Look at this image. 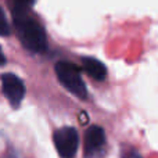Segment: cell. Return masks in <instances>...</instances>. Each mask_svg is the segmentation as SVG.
I'll return each mask as SVG.
<instances>
[{
    "label": "cell",
    "mask_w": 158,
    "mask_h": 158,
    "mask_svg": "<svg viewBox=\"0 0 158 158\" xmlns=\"http://www.w3.org/2000/svg\"><path fill=\"white\" fill-rule=\"evenodd\" d=\"M4 63H6V57H4V54H3L2 47H0V65H3Z\"/></svg>",
    "instance_id": "30bf717a"
},
{
    "label": "cell",
    "mask_w": 158,
    "mask_h": 158,
    "mask_svg": "<svg viewBox=\"0 0 158 158\" xmlns=\"http://www.w3.org/2000/svg\"><path fill=\"white\" fill-rule=\"evenodd\" d=\"M15 32L22 46L32 53H43L47 49V38L39 22L25 17H15Z\"/></svg>",
    "instance_id": "6da1fadb"
},
{
    "label": "cell",
    "mask_w": 158,
    "mask_h": 158,
    "mask_svg": "<svg viewBox=\"0 0 158 158\" xmlns=\"http://www.w3.org/2000/svg\"><path fill=\"white\" fill-rule=\"evenodd\" d=\"M53 142L61 158H74L79 147L78 131L71 126L60 128L54 132Z\"/></svg>",
    "instance_id": "3957f363"
},
{
    "label": "cell",
    "mask_w": 158,
    "mask_h": 158,
    "mask_svg": "<svg viewBox=\"0 0 158 158\" xmlns=\"http://www.w3.org/2000/svg\"><path fill=\"white\" fill-rule=\"evenodd\" d=\"M122 158H143L142 156H140L137 151H129V153H126V154H123V157Z\"/></svg>",
    "instance_id": "9c48e42d"
},
{
    "label": "cell",
    "mask_w": 158,
    "mask_h": 158,
    "mask_svg": "<svg viewBox=\"0 0 158 158\" xmlns=\"http://www.w3.org/2000/svg\"><path fill=\"white\" fill-rule=\"evenodd\" d=\"M2 89L6 98L13 107H18L25 96V85L15 74H4L2 77Z\"/></svg>",
    "instance_id": "277c9868"
},
{
    "label": "cell",
    "mask_w": 158,
    "mask_h": 158,
    "mask_svg": "<svg viewBox=\"0 0 158 158\" xmlns=\"http://www.w3.org/2000/svg\"><path fill=\"white\" fill-rule=\"evenodd\" d=\"M106 146V132L101 126L92 125L85 133V157L96 158L101 156Z\"/></svg>",
    "instance_id": "5b68a950"
},
{
    "label": "cell",
    "mask_w": 158,
    "mask_h": 158,
    "mask_svg": "<svg viewBox=\"0 0 158 158\" xmlns=\"http://www.w3.org/2000/svg\"><path fill=\"white\" fill-rule=\"evenodd\" d=\"M0 35L3 36L10 35V25H8L7 19H6V15L3 13L2 7H0Z\"/></svg>",
    "instance_id": "ba28073f"
},
{
    "label": "cell",
    "mask_w": 158,
    "mask_h": 158,
    "mask_svg": "<svg viewBox=\"0 0 158 158\" xmlns=\"http://www.w3.org/2000/svg\"><path fill=\"white\" fill-rule=\"evenodd\" d=\"M36 0H8V4H10L13 14L15 17H22V14L27 10H29L33 4H35Z\"/></svg>",
    "instance_id": "52a82bcc"
},
{
    "label": "cell",
    "mask_w": 158,
    "mask_h": 158,
    "mask_svg": "<svg viewBox=\"0 0 158 158\" xmlns=\"http://www.w3.org/2000/svg\"><path fill=\"white\" fill-rule=\"evenodd\" d=\"M82 67L89 77L96 81H104L107 77V68L100 60L93 57H82Z\"/></svg>",
    "instance_id": "8992f818"
},
{
    "label": "cell",
    "mask_w": 158,
    "mask_h": 158,
    "mask_svg": "<svg viewBox=\"0 0 158 158\" xmlns=\"http://www.w3.org/2000/svg\"><path fill=\"white\" fill-rule=\"evenodd\" d=\"M56 74L64 87L79 98L86 97V86L81 77V71L75 64L60 61L56 64Z\"/></svg>",
    "instance_id": "7a4b0ae2"
}]
</instances>
